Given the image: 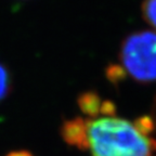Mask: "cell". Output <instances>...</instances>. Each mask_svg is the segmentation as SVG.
<instances>
[{
  "instance_id": "7a4b0ae2",
  "label": "cell",
  "mask_w": 156,
  "mask_h": 156,
  "mask_svg": "<svg viewBox=\"0 0 156 156\" xmlns=\"http://www.w3.org/2000/svg\"><path fill=\"white\" fill-rule=\"evenodd\" d=\"M120 67L134 80L156 81V32L142 30L128 36L120 50Z\"/></svg>"
},
{
  "instance_id": "3957f363",
  "label": "cell",
  "mask_w": 156,
  "mask_h": 156,
  "mask_svg": "<svg viewBox=\"0 0 156 156\" xmlns=\"http://www.w3.org/2000/svg\"><path fill=\"white\" fill-rule=\"evenodd\" d=\"M61 136L68 145L79 150H88V124L81 117L66 120L61 127Z\"/></svg>"
},
{
  "instance_id": "ba28073f",
  "label": "cell",
  "mask_w": 156,
  "mask_h": 156,
  "mask_svg": "<svg viewBox=\"0 0 156 156\" xmlns=\"http://www.w3.org/2000/svg\"><path fill=\"white\" fill-rule=\"evenodd\" d=\"M7 156H34V155L27 151H14L9 153Z\"/></svg>"
},
{
  "instance_id": "52a82bcc",
  "label": "cell",
  "mask_w": 156,
  "mask_h": 156,
  "mask_svg": "<svg viewBox=\"0 0 156 156\" xmlns=\"http://www.w3.org/2000/svg\"><path fill=\"white\" fill-rule=\"evenodd\" d=\"M115 105L111 101H104L102 102L101 105V114H103L104 116H115Z\"/></svg>"
},
{
  "instance_id": "5b68a950",
  "label": "cell",
  "mask_w": 156,
  "mask_h": 156,
  "mask_svg": "<svg viewBox=\"0 0 156 156\" xmlns=\"http://www.w3.org/2000/svg\"><path fill=\"white\" fill-rule=\"evenodd\" d=\"M142 13L146 22L156 30V0H144Z\"/></svg>"
},
{
  "instance_id": "8992f818",
  "label": "cell",
  "mask_w": 156,
  "mask_h": 156,
  "mask_svg": "<svg viewBox=\"0 0 156 156\" xmlns=\"http://www.w3.org/2000/svg\"><path fill=\"white\" fill-rule=\"evenodd\" d=\"M10 76L7 68L0 63V101L3 100L10 91Z\"/></svg>"
},
{
  "instance_id": "277c9868",
  "label": "cell",
  "mask_w": 156,
  "mask_h": 156,
  "mask_svg": "<svg viewBox=\"0 0 156 156\" xmlns=\"http://www.w3.org/2000/svg\"><path fill=\"white\" fill-rule=\"evenodd\" d=\"M101 101L100 97L95 92H85L78 98V106L81 112L86 115L90 116L91 118H95L101 114Z\"/></svg>"
},
{
  "instance_id": "6da1fadb",
  "label": "cell",
  "mask_w": 156,
  "mask_h": 156,
  "mask_svg": "<svg viewBox=\"0 0 156 156\" xmlns=\"http://www.w3.org/2000/svg\"><path fill=\"white\" fill-rule=\"evenodd\" d=\"M88 150L92 156H156V140L116 116L87 119Z\"/></svg>"
}]
</instances>
